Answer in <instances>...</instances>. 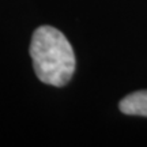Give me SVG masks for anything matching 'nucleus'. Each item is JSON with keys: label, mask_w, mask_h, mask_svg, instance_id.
Segmentation results:
<instances>
[{"label": "nucleus", "mask_w": 147, "mask_h": 147, "mask_svg": "<svg viewBox=\"0 0 147 147\" xmlns=\"http://www.w3.org/2000/svg\"><path fill=\"white\" fill-rule=\"evenodd\" d=\"M119 108L124 115L147 117V90H139L124 97L120 101Z\"/></svg>", "instance_id": "obj_2"}, {"label": "nucleus", "mask_w": 147, "mask_h": 147, "mask_svg": "<svg viewBox=\"0 0 147 147\" xmlns=\"http://www.w3.org/2000/svg\"><path fill=\"white\" fill-rule=\"evenodd\" d=\"M30 56L37 78L41 82L61 87L69 82L75 71V55L63 33L52 26L34 30Z\"/></svg>", "instance_id": "obj_1"}]
</instances>
